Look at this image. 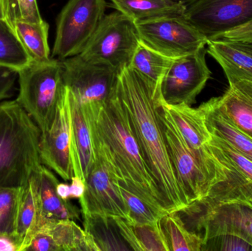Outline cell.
<instances>
[{"mask_svg":"<svg viewBox=\"0 0 252 251\" xmlns=\"http://www.w3.org/2000/svg\"><path fill=\"white\" fill-rule=\"evenodd\" d=\"M116 93L128 114L133 134L164 208L169 213L185 209L189 202L176 179L160 116V83L129 66L118 75Z\"/></svg>","mask_w":252,"mask_h":251,"instance_id":"1","label":"cell"},{"mask_svg":"<svg viewBox=\"0 0 252 251\" xmlns=\"http://www.w3.org/2000/svg\"><path fill=\"white\" fill-rule=\"evenodd\" d=\"M87 107L96 131L109 149L120 181L154 209L169 213L145 163L128 114L116 89L110 101L104 106Z\"/></svg>","mask_w":252,"mask_h":251,"instance_id":"2","label":"cell"},{"mask_svg":"<svg viewBox=\"0 0 252 251\" xmlns=\"http://www.w3.org/2000/svg\"><path fill=\"white\" fill-rule=\"evenodd\" d=\"M41 136L16 100L0 102V188H22L39 172Z\"/></svg>","mask_w":252,"mask_h":251,"instance_id":"3","label":"cell"},{"mask_svg":"<svg viewBox=\"0 0 252 251\" xmlns=\"http://www.w3.org/2000/svg\"><path fill=\"white\" fill-rule=\"evenodd\" d=\"M160 116L170 162L189 205L207 197L213 186L225 180L226 173L209 149L196 153L189 147L162 103Z\"/></svg>","mask_w":252,"mask_h":251,"instance_id":"4","label":"cell"},{"mask_svg":"<svg viewBox=\"0 0 252 251\" xmlns=\"http://www.w3.org/2000/svg\"><path fill=\"white\" fill-rule=\"evenodd\" d=\"M17 72L19 92L16 100L44 134L51 127L65 92L62 61L54 57L31 61Z\"/></svg>","mask_w":252,"mask_h":251,"instance_id":"5","label":"cell"},{"mask_svg":"<svg viewBox=\"0 0 252 251\" xmlns=\"http://www.w3.org/2000/svg\"><path fill=\"white\" fill-rule=\"evenodd\" d=\"M91 125L95 160L86 181L84 195L79 200L81 215L121 218L130 221L128 209L118 188L120 179L112 156L92 120Z\"/></svg>","mask_w":252,"mask_h":251,"instance_id":"6","label":"cell"},{"mask_svg":"<svg viewBox=\"0 0 252 251\" xmlns=\"http://www.w3.org/2000/svg\"><path fill=\"white\" fill-rule=\"evenodd\" d=\"M139 42L136 23L117 10L105 15L79 56L89 63L107 66L120 74L130 66Z\"/></svg>","mask_w":252,"mask_h":251,"instance_id":"7","label":"cell"},{"mask_svg":"<svg viewBox=\"0 0 252 251\" xmlns=\"http://www.w3.org/2000/svg\"><path fill=\"white\" fill-rule=\"evenodd\" d=\"M185 18L206 38L252 36V0H183Z\"/></svg>","mask_w":252,"mask_h":251,"instance_id":"8","label":"cell"},{"mask_svg":"<svg viewBox=\"0 0 252 251\" xmlns=\"http://www.w3.org/2000/svg\"><path fill=\"white\" fill-rule=\"evenodd\" d=\"M176 212L187 228L204 242L219 234H233L252 246V207L248 205H213L197 200Z\"/></svg>","mask_w":252,"mask_h":251,"instance_id":"9","label":"cell"},{"mask_svg":"<svg viewBox=\"0 0 252 251\" xmlns=\"http://www.w3.org/2000/svg\"><path fill=\"white\" fill-rule=\"evenodd\" d=\"M106 0H69L58 16L52 57L64 60L84 51L105 16Z\"/></svg>","mask_w":252,"mask_h":251,"instance_id":"10","label":"cell"},{"mask_svg":"<svg viewBox=\"0 0 252 251\" xmlns=\"http://www.w3.org/2000/svg\"><path fill=\"white\" fill-rule=\"evenodd\" d=\"M140 41L157 53L178 58L205 47L207 40L185 16L136 22Z\"/></svg>","mask_w":252,"mask_h":251,"instance_id":"11","label":"cell"},{"mask_svg":"<svg viewBox=\"0 0 252 251\" xmlns=\"http://www.w3.org/2000/svg\"><path fill=\"white\" fill-rule=\"evenodd\" d=\"M61 61L65 88L81 106H102L110 101L119 74L107 66L89 63L79 55Z\"/></svg>","mask_w":252,"mask_h":251,"instance_id":"12","label":"cell"},{"mask_svg":"<svg viewBox=\"0 0 252 251\" xmlns=\"http://www.w3.org/2000/svg\"><path fill=\"white\" fill-rule=\"evenodd\" d=\"M207 53L204 47L173 59L160 82L161 100L165 104L192 106L196 102V97L211 78L206 61Z\"/></svg>","mask_w":252,"mask_h":251,"instance_id":"13","label":"cell"},{"mask_svg":"<svg viewBox=\"0 0 252 251\" xmlns=\"http://www.w3.org/2000/svg\"><path fill=\"white\" fill-rule=\"evenodd\" d=\"M71 114L65 88L50 129L41 134L39 153L41 163L65 181L74 176L71 156Z\"/></svg>","mask_w":252,"mask_h":251,"instance_id":"14","label":"cell"},{"mask_svg":"<svg viewBox=\"0 0 252 251\" xmlns=\"http://www.w3.org/2000/svg\"><path fill=\"white\" fill-rule=\"evenodd\" d=\"M97 251L90 234L72 220L44 219L27 251Z\"/></svg>","mask_w":252,"mask_h":251,"instance_id":"15","label":"cell"},{"mask_svg":"<svg viewBox=\"0 0 252 251\" xmlns=\"http://www.w3.org/2000/svg\"><path fill=\"white\" fill-rule=\"evenodd\" d=\"M207 52L220 64L228 82L252 79V36L220 37L207 41Z\"/></svg>","mask_w":252,"mask_h":251,"instance_id":"16","label":"cell"},{"mask_svg":"<svg viewBox=\"0 0 252 251\" xmlns=\"http://www.w3.org/2000/svg\"><path fill=\"white\" fill-rule=\"evenodd\" d=\"M71 114V156L74 175L87 181L95 160L90 112L66 91Z\"/></svg>","mask_w":252,"mask_h":251,"instance_id":"17","label":"cell"},{"mask_svg":"<svg viewBox=\"0 0 252 251\" xmlns=\"http://www.w3.org/2000/svg\"><path fill=\"white\" fill-rule=\"evenodd\" d=\"M221 97H214L219 110L241 131L252 139V79L229 83Z\"/></svg>","mask_w":252,"mask_h":251,"instance_id":"18","label":"cell"},{"mask_svg":"<svg viewBox=\"0 0 252 251\" xmlns=\"http://www.w3.org/2000/svg\"><path fill=\"white\" fill-rule=\"evenodd\" d=\"M38 173L22 187L19 197L15 235L20 251H26L32 237L44 220L38 197Z\"/></svg>","mask_w":252,"mask_h":251,"instance_id":"19","label":"cell"},{"mask_svg":"<svg viewBox=\"0 0 252 251\" xmlns=\"http://www.w3.org/2000/svg\"><path fill=\"white\" fill-rule=\"evenodd\" d=\"M161 103L189 147L196 153L207 151V144L212 134L199 108L195 109L185 104L167 105L162 100Z\"/></svg>","mask_w":252,"mask_h":251,"instance_id":"20","label":"cell"},{"mask_svg":"<svg viewBox=\"0 0 252 251\" xmlns=\"http://www.w3.org/2000/svg\"><path fill=\"white\" fill-rule=\"evenodd\" d=\"M38 193L43 218L47 220L81 221V210L59 195V180L51 169L42 165L38 175Z\"/></svg>","mask_w":252,"mask_h":251,"instance_id":"21","label":"cell"},{"mask_svg":"<svg viewBox=\"0 0 252 251\" xmlns=\"http://www.w3.org/2000/svg\"><path fill=\"white\" fill-rule=\"evenodd\" d=\"M198 108L204 113L206 125L210 134L229 144L252 162V139L235 127L219 110L214 97L202 103Z\"/></svg>","mask_w":252,"mask_h":251,"instance_id":"22","label":"cell"},{"mask_svg":"<svg viewBox=\"0 0 252 251\" xmlns=\"http://www.w3.org/2000/svg\"><path fill=\"white\" fill-rule=\"evenodd\" d=\"M118 11L135 23L170 16H185L183 0H110Z\"/></svg>","mask_w":252,"mask_h":251,"instance_id":"23","label":"cell"},{"mask_svg":"<svg viewBox=\"0 0 252 251\" xmlns=\"http://www.w3.org/2000/svg\"><path fill=\"white\" fill-rule=\"evenodd\" d=\"M121 236L131 250L170 251L159 221L152 224H138L121 218H114Z\"/></svg>","mask_w":252,"mask_h":251,"instance_id":"24","label":"cell"},{"mask_svg":"<svg viewBox=\"0 0 252 251\" xmlns=\"http://www.w3.org/2000/svg\"><path fill=\"white\" fill-rule=\"evenodd\" d=\"M13 27L31 61H46L51 58L47 22H16Z\"/></svg>","mask_w":252,"mask_h":251,"instance_id":"25","label":"cell"},{"mask_svg":"<svg viewBox=\"0 0 252 251\" xmlns=\"http://www.w3.org/2000/svg\"><path fill=\"white\" fill-rule=\"evenodd\" d=\"M84 230L94 241L97 251L131 250L121 236L114 218L84 215Z\"/></svg>","mask_w":252,"mask_h":251,"instance_id":"26","label":"cell"},{"mask_svg":"<svg viewBox=\"0 0 252 251\" xmlns=\"http://www.w3.org/2000/svg\"><path fill=\"white\" fill-rule=\"evenodd\" d=\"M158 223L169 251H201L204 240L187 228L177 212L166 214Z\"/></svg>","mask_w":252,"mask_h":251,"instance_id":"27","label":"cell"},{"mask_svg":"<svg viewBox=\"0 0 252 251\" xmlns=\"http://www.w3.org/2000/svg\"><path fill=\"white\" fill-rule=\"evenodd\" d=\"M31 62L13 27L5 19H0V65L18 71Z\"/></svg>","mask_w":252,"mask_h":251,"instance_id":"28","label":"cell"},{"mask_svg":"<svg viewBox=\"0 0 252 251\" xmlns=\"http://www.w3.org/2000/svg\"><path fill=\"white\" fill-rule=\"evenodd\" d=\"M173 60L157 53L140 41L132 57L130 67L151 81L160 83Z\"/></svg>","mask_w":252,"mask_h":251,"instance_id":"29","label":"cell"},{"mask_svg":"<svg viewBox=\"0 0 252 251\" xmlns=\"http://www.w3.org/2000/svg\"><path fill=\"white\" fill-rule=\"evenodd\" d=\"M209 150L220 165L229 170L236 172L252 186V162L232 148L220 138L212 135L207 143Z\"/></svg>","mask_w":252,"mask_h":251,"instance_id":"30","label":"cell"},{"mask_svg":"<svg viewBox=\"0 0 252 251\" xmlns=\"http://www.w3.org/2000/svg\"><path fill=\"white\" fill-rule=\"evenodd\" d=\"M118 188L128 209L130 218L129 222L138 224L156 223L161 217L167 214L150 206L143 199L127 189L120 180Z\"/></svg>","mask_w":252,"mask_h":251,"instance_id":"31","label":"cell"},{"mask_svg":"<svg viewBox=\"0 0 252 251\" xmlns=\"http://www.w3.org/2000/svg\"><path fill=\"white\" fill-rule=\"evenodd\" d=\"M22 188H0V235L15 234Z\"/></svg>","mask_w":252,"mask_h":251,"instance_id":"32","label":"cell"},{"mask_svg":"<svg viewBox=\"0 0 252 251\" xmlns=\"http://www.w3.org/2000/svg\"><path fill=\"white\" fill-rule=\"evenodd\" d=\"M6 20L12 26L16 22H41L37 0H7Z\"/></svg>","mask_w":252,"mask_h":251,"instance_id":"33","label":"cell"},{"mask_svg":"<svg viewBox=\"0 0 252 251\" xmlns=\"http://www.w3.org/2000/svg\"><path fill=\"white\" fill-rule=\"evenodd\" d=\"M252 251L250 243L233 234H219L204 242L201 251Z\"/></svg>","mask_w":252,"mask_h":251,"instance_id":"34","label":"cell"},{"mask_svg":"<svg viewBox=\"0 0 252 251\" xmlns=\"http://www.w3.org/2000/svg\"><path fill=\"white\" fill-rule=\"evenodd\" d=\"M17 78V70L0 65V102L10 97Z\"/></svg>","mask_w":252,"mask_h":251,"instance_id":"35","label":"cell"},{"mask_svg":"<svg viewBox=\"0 0 252 251\" xmlns=\"http://www.w3.org/2000/svg\"><path fill=\"white\" fill-rule=\"evenodd\" d=\"M70 199H80L84 195L86 191L85 181L79 176L74 175L71 179Z\"/></svg>","mask_w":252,"mask_h":251,"instance_id":"36","label":"cell"},{"mask_svg":"<svg viewBox=\"0 0 252 251\" xmlns=\"http://www.w3.org/2000/svg\"><path fill=\"white\" fill-rule=\"evenodd\" d=\"M0 251H20L15 234L0 235Z\"/></svg>","mask_w":252,"mask_h":251,"instance_id":"37","label":"cell"},{"mask_svg":"<svg viewBox=\"0 0 252 251\" xmlns=\"http://www.w3.org/2000/svg\"><path fill=\"white\" fill-rule=\"evenodd\" d=\"M58 194L65 200H69L70 199V185L66 183H59L57 185Z\"/></svg>","mask_w":252,"mask_h":251,"instance_id":"38","label":"cell"},{"mask_svg":"<svg viewBox=\"0 0 252 251\" xmlns=\"http://www.w3.org/2000/svg\"><path fill=\"white\" fill-rule=\"evenodd\" d=\"M6 6L7 0H0V19L6 20Z\"/></svg>","mask_w":252,"mask_h":251,"instance_id":"39","label":"cell"}]
</instances>
